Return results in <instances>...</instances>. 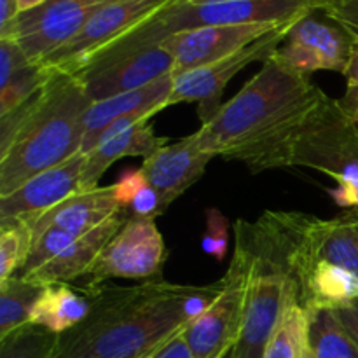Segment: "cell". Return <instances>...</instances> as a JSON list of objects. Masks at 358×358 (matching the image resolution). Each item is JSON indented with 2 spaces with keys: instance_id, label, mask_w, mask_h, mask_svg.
<instances>
[{
  "instance_id": "6da1fadb",
  "label": "cell",
  "mask_w": 358,
  "mask_h": 358,
  "mask_svg": "<svg viewBox=\"0 0 358 358\" xmlns=\"http://www.w3.org/2000/svg\"><path fill=\"white\" fill-rule=\"evenodd\" d=\"M156 280L135 287L86 290L91 311L58 336L52 358H149L201 317L220 292Z\"/></svg>"
},
{
  "instance_id": "7a4b0ae2",
  "label": "cell",
  "mask_w": 358,
  "mask_h": 358,
  "mask_svg": "<svg viewBox=\"0 0 358 358\" xmlns=\"http://www.w3.org/2000/svg\"><path fill=\"white\" fill-rule=\"evenodd\" d=\"M52 72L37 96L0 117V198L80 152L93 100L76 73Z\"/></svg>"
},
{
  "instance_id": "3957f363",
  "label": "cell",
  "mask_w": 358,
  "mask_h": 358,
  "mask_svg": "<svg viewBox=\"0 0 358 358\" xmlns=\"http://www.w3.org/2000/svg\"><path fill=\"white\" fill-rule=\"evenodd\" d=\"M327 94L310 77L283 69L269 56L262 69L196 131L203 149L245 163L313 110Z\"/></svg>"
},
{
  "instance_id": "277c9868",
  "label": "cell",
  "mask_w": 358,
  "mask_h": 358,
  "mask_svg": "<svg viewBox=\"0 0 358 358\" xmlns=\"http://www.w3.org/2000/svg\"><path fill=\"white\" fill-rule=\"evenodd\" d=\"M243 164L252 173L313 168L338 182L329 194L339 208H358V124L329 96Z\"/></svg>"
},
{
  "instance_id": "5b68a950",
  "label": "cell",
  "mask_w": 358,
  "mask_h": 358,
  "mask_svg": "<svg viewBox=\"0 0 358 358\" xmlns=\"http://www.w3.org/2000/svg\"><path fill=\"white\" fill-rule=\"evenodd\" d=\"M241 222L250 243L252 269L243 325L229 358H264L289 301H301L292 234L287 212H264L255 222Z\"/></svg>"
},
{
  "instance_id": "8992f818",
  "label": "cell",
  "mask_w": 358,
  "mask_h": 358,
  "mask_svg": "<svg viewBox=\"0 0 358 358\" xmlns=\"http://www.w3.org/2000/svg\"><path fill=\"white\" fill-rule=\"evenodd\" d=\"M322 7L324 0H217L201 3L173 0L91 59H110L156 48L178 31L219 24L285 23L322 10Z\"/></svg>"
},
{
  "instance_id": "52a82bcc",
  "label": "cell",
  "mask_w": 358,
  "mask_h": 358,
  "mask_svg": "<svg viewBox=\"0 0 358 358\" xmlns=\"http://www.w3.org/2000/svg\"><path fill=\"white\" fill-rule=\"evenodd\" d=\"M236 245L226 275L220 278V292L208 310L184 331L194 358H224L231 355L240 338L247 308L252 250L241 219L234 224Z\"/></svg>"
},
{
  "instance_id": "ba28073f",
  "label": "cell",
  "mask_w": 358,
  "mask_h": 358,
  "mask_svg": "<svg viewBox=\"0 0 358 358\" xmlns=\"http://www.w3.org/2000/svg\"><path fill=\"white\" fill-rule=\"evenodd\" d=\"M166 257V245L156 220L128 217L86 275L84 290L100 289L101 283L110 278L156 282L161 280Z\"/></svg>"
},
{
  "instance_id": "9c48e42d",
  "label": "cell",
  "mask_w": 358,
  "mask_h": 358,
  "mask_svg": "<svg viewBox=\"0 0 358 358\" xmlns=\"http://www.w3.org/2000/svg\"><path fill=\"white\" fill-rule=\"evenodd\" d=\"M301 20V17H297ZM297 20L287 21L280 24L276 30L269 31L259 41L252 42L247 48L226 56V58L213 62L210 65L198 66V69L185 70V72L173 73V90L170 96V107L177 103H196L198 115L203 124L210 121L222 107V93L227 83L238 72L254 62H266L289 34L290 27Z\"/></svg>"
},
{
  "instance_id": "30bf717a",
  "label": "cell",
  "mask_w": 358,
  "mask_h": 358,
  "mask_svg": "<svg viewBox=\"0 0 358 358\" xmlns=\"http://www.w3.org/2000/svg\"><path fill=\"white\" fill-rule=\"evenodd\" d=\"M306 14L290 27L280 48L271 55L283 69L310 77L315 72L345 73L355 55L358 42L334 20H318Z\"/></svg>"
},
{
  "instance_id": "8fae6325",
  "label": "cell",
  "mask_w": 358,
  "mask_h": 358,
  "mask_svg": "<svg viewBox=\"0 0 358 358\" xmlns=\"http://www.w3.org/2000/svg\"><path fill=\"white\" fill-rule=\"evenodd\" d=\"M170 2L173 0H112L91 16L76 37L38 63L56 72L77 73L94 55L135 30Z\"/></svg>"
},
{
  "instance_id": "7c38bea8",
  "label": "cell",
  "mask_w": 358,
  "mask_h": 358,
  "mask_svg": "<svg viewBox=\"0 0 358 358\" xmlns=\"http://www.w3.org/2000/svg\"><path fill=\"white\" fill-rule=\"evenodd\" d=\"M287 215L297 283L317 262L343 266L358 275V226L345 213L331 220L301 212H287Z\"/></svg>"
},
{
  "instance_id": "4fadbf2b",
  "label": "cell",
  "mask_w": 358,
  "mask_h": 358,
  "mask_svg": "<svg viewBox=\"0 0 358 358\" xmlns=\"http://www.w3.org/2000/svg\"><path fill=\"white\" fill-rule=\"evenodd\" d=\"M108 2L112 0H48L38 9L20 14L3 38H14L28 59L38 63L76 37Z\"/></svg>"
},
{
  "instance_id": "5bb4252c",
  "label": "cell",
  "mask_w": 358,
  "mask_h": 358,
  "mask_svg": "<svg viewBox=\"0 0 358 358\" xmlns=\"http://www.w3.org/2000/svg\"><path fill=\"white\" fill-rule=\"evenodd\" d=\"M173 56L161 45L110 59H91L76 73L93 101L140 90L173 73Z\"/></svg>"
},
{
  "instance_id": "9a60e30c",
  "label": "cell",
  "mask_w": 358,
  "mask_h": 358,
  "mask_svg": "<svg viewBox=\"0 0 358 358\" xmlns=\"http://www.w3.org/2000/svg\"><path fill=\"white\" fill-rule=\"evenodd\" d=\"M292 21V20H290ZM287 23V21H285ZM283 23L219 24L178 31L161 42L175 62L173 73L210 65L259 41Z\"/></svg>"
},
{
  "instance_id": "2e32d148",
  "label": "cell",
  "mask_w": 358,
  "mask_h": 358,
  "mask_svg": "<svg viewBox=\"0 0 358 358\" xmlns=\"http://www.w3.org/2000/svg\"><path fill=\"white\" fill-rule=\"evenodd\" d=\"M84 163L86 154H76L65 163L35 175L9 196L0 198V224L17 219L30 222L77 192H83Z\"/></svg>"
},
{
  "instance_id": "e0dca14e",
  "label": "cell",
  "mask_w": 358,
  "mask_h": 358,
  "mask_svg": "<svg viewBox=\"0 0 358 358\" xmlns=\"http://www.w3.org/2000/svg\"><path fill=\"white\" fill-rule=\"evenodd\" d=\"M213 154L203 149L198 135L185 136L175 143H166L142 161V171L156 189L164 212L196 184L213 159Z\"/></svg>"
},
{
  "instance_id": "ac0fdd59",
  "label": "cell",
  "mask_w": 358,
  "mask_h": 358,
  "mask_svg": "<svg viewBox=\"0 0 358 358\" xmlns=\"http://www.w3.org/2000/svg\"><path fill=\"white\" fill-rule=\"evenodd\" d=\"M128 217L129 213L121 208L115 215L105 220L101 226L94 227L93 231L73 240L62 254L56 255L44 268L31 273L24 280H30L41 287H48L56 285V283H70L80 276H86L96 262L98 255L115 236V233L124 226Z\"/></svg>"
},
{
  "instance_id": "d6986e66",
  "label": "cell",
  "mask_w": 358,
  "mask_h": 358,
  "mask_svg": "<svg viewBox=\"0 0 358 358\" xmlns=\"http://www.w3.org/2000/svg\"><path fill=\"white\" fill-rule=\"evenodd\" d=\"M119 210L121 206L115 198L114 185H107V187H94L91 191L77 192L72 198L65 199L28 224L34 231V238L51 227H58L79 238L93 231L94 227L101 226Z\"/></svg>"
},
{
  "instance_id": "ffe728a7",
  "label": "cell",
  "mask_w": 358,
  "mask_h": 358,
  "mask_svg": "<svg viewBox=\"0 0 358 358\" xmlns=\"http://www.w3.org/2000/svg\"><path fill=\"white\" fill-rule=\"evenodd\" d=\"M171 90H173V73H166L140 90L93 101L86 114V131H84L80 152H90L93 149L94 138L121 115L138 110L161 112L170 107Z\"/></svg>"
},
{
  "instance_id": "44dd1931",
  "label": "cell",
  "mask_w": 358,
  "mask_h": 358,
  "mask_svg": "<svg viewBox=\"0 0 358 358\" xmlns=\"http://www.w3.org/2000/svg\"><path fill=\"white\" fill-rule=\"evenodd\" d=\"M166 143V136L156 135L149 121L138 122L128 131L98 143L93 150L86 154V163L83 170V191L98 187V180L115 161L133 156L145 159Z\"/></svg>"
},
{
  "instance_id": "7402d4cb",
  "label": "cell",
  "mask_w": 358,
  "mask_h": 358,
  "mask_svg": "<svg viewBox=\"0 0 358 358\" xmlns=\"http://www.w3.org/2000/svg\"><path fill=\"white\" fill-rule=\"evenodd\" d=\"M301 304L311 308L339 306L358 299V275L343 266L317 262L299 280Z\"/></svg>"
},
{
  "instance_id": "603a6c76",
  "label": "cell",
  "mask_w": 358,
  "mask_h": 358,
  "mask_svg": "<svg viewBox=\"0 0 358 358\" xmlns=\"http://www.w3.org/2000/svg\"><path fill=\"white\" fill-rule=\"evenodd\" d=\"M90 311V294H79L69 283H56L44 287L31 311L30 324L59 336L79 325Z\"/></svg>"
},
{
  "instance_id": "cb8c5ba5",
  "label": "cell",
  "mask_w": 358,
  "mask_h": 358,
  "mask_svg": "<svg viewBox=\"0 0 358 358\" xmlns=\"http://www.w3.org/2000/svg\"><path fill=\"white\" fill-rule=\"evenodd\" d=\"M310 353V311L301 301L290 299L273 332L264 358H308Z\"/></svg>"
},
{
  "instance_id": "d4e9b609",
  "label": "cell",
  "mask_w": 358,
  "mask_h": 358,
  "mask_svg": "<svg viewBox=\"0 0 358 358\" xmlns=\"http://www.w3.org/2000/svg\"><path fill=\"white\" fill-rule=\"evenodd\" d=\"M308 358H358V348L331 308H311Z\"/></svg>"
},
{
  "instance_id": "484cf974",
  "label": "cell",
  "mask_w": 358,
  "mask_h": 358,
  "mask_svg": "<svg viewBox=\"0 0 358 358\" xmlns=\"http://www.w3.org/2000/svg\"><path fill=\"white\" fill-rule=\"evenodd\" d=\"M44 287L14 275L0 283V339L30 324L31 311Z\"/></svg>"
},
{
  "instance_id": "4316f807",
  "label": "cell",
  "mask_w": 358,
  "mask_h": 358,
  "mask_svg": "<svg viewBox=\"0 0 358 358\" xmlns=\"http://www.w3.org/2000/svg\"><path fill=\"white\" fill-rule=\"evenodd\" d=\"M52 73L55 72L51 69L34 62L17 70L3 86H0V117L37 96L49 83Z\"/></svg>"
},
{
  "instance_id": "83f0119b",
  "label": "cell",
  "mask_w": 358,
  "mask_h": 358,
  "mask_svg": "<svg viewBox=\"0 0 358 358\" xmlns=\"http://www.w3.org/2000/svg\"><path fill=\"white\" fill-rule=\"evenodd\" d=\"M34 243L31 226L23 219L0 224V283L23 269Z\"/></svg>"
},
{
  "instance_id": "f1b7e54d",
  "label": "cell",
  "mask_w": 358,
  "mask_h": 358,
  "mask_svg": "<svg viewBox=\"0 0 358 358\" xmlns=\"http://www.w3.org/2000/svg\"><path fill=\"white\" fill-rule=\"evenodd\" d=\"M58 334L38 325H24L0 339V358H52Z\"/></svg>"
},
{
  "instance_id": "f546056e",
  "label": "cell",
  "mask_w": 358,
  "mask_h": 358,
  "mask_svg": "<svg viewBox=\"0 0 358 358\" xmlns=\"http://www.w3.org/2000/svg\"><path fill=\"white\" fill-rule=\"evenodd\" d=\"M73 240H77L73 234L66 233V231L63 229H58V227H51V229L44 231V233H41L38 236H35L27 262H24L23 269L17 273V276L27 278L31 273L44 268V266L48 264V262H51L56 255L62 254Z\"/></svg>"
},
{
  "instance_id": "4dcf8cb0",
  "label": "cell",
  "mask_w": 358,
  "mask_h": 358,
  "mask_svg": "<svg viewBox=\"0 0 358 358\" xmlns=\"http://www.w3.org/2000/svg\"><path fill=\"white\" fill-rule=\"evenodd\" d=\"M205 233L201 238V248L205 254L222 262L229 247V222L219 208L212 206L205 212Z\"/></svg>"
},
{
  "instance_id": "1f68e13d",
  "label": "cell",
  "mask_w": 358,
  "mask_h": 358,
  "mask_svg": "<svg viewBox=\"0 0 358 358\" xmlns=\"http://www.w3.org/2000/svg\"><path fill=\"white\" fill-rule=\"evenodd\" d=\"M322 13L345 27L358 42V0H324Z\"/></svg>"
},
{
  "instance_id": "d6a6232c",
  "label": "cell",
  "mask_w": 358,
  "mask_h": 358,
  "mask_svg": "<svg viewBox=\"0 0 358 358\" xmlns=\"http://www.w3.org/2000/svg\"><path fill=\"white\" fill-rule=\"evenodd\" d=\"M28 63L30 59L14 38H0V86Z\"/></svg>"
},
{
  "instance_id": "836d02e7",
  "label": "cell",
  "mask_w": 358,
  "mask_h": 358,
  "mask_svg": "<svg viewBox=\"0 0 358 358\" xmlns=\"http://www.w3.org/2000/svg\"><path fill=\"white\" fill-rule=\"evenodd\" d=\"M149 358H194L192 357L191 348L184 338V332L171 338L170 341L164 343L159 350L152 353Z\"/></svg>"
},
{
  "instance_id": "e575fe53",
  "label": "cell",
  "mask_w": 358,
  "mask_h": 358,
  "mask_svg": "<svg viewBox=\"0 0 358 358\" xmlns=\"http://www.w3.org/2000/svg\"><path fill=\"white\" fill-rule=\"evenodd\" d=\"M334 313L358 348V299L345 304V306L336 308Z\"/></svg>"
},
{
  "instance_id": "d590c367",
  "label": "cell",
  "mask_w": 358,
  "mask_h": 358,
  "mask_svg": "<svg viewBox=\"0 0 358 358\" xmlns=\"http://www.w3.org/2000/svg\"><path fill=\"white\" fill-rule=\"evenodd\" d=\"M20 16L17 0H0V38L9 37L14 21Z\"/></svg>"
},
{
  "instance_id": "8d00e7d4",
  "label": "cell",
  "mask_w": 358,
  "mask_h": 358,
  "mask_svg": "<svg viewBox=\"0 0 358 358\" xmlns=\"http://www.w3.org/2000/svg\"><path fill=\"white\" fill-rule=\"evenodd\" d=\"M339 107L346 115L358 124V86H348L345 94L338 100Z\"/></svg>"
},
{
  "instance_id": "74e56055",
  "label": "cell",
  "mask_w": 358,
  "mask_h": 358,
  "mask_svg": "<svg viewBox=\"0 0 358 358\" xmlns=\"http://www.w3.org/2000/svg\"><path fill=\"white\" fill-rule=\"evenodd\" d=\"M346 80H348V86H358V48L353 55L352 62H350V66L345 72Z\"/></svg>"
},
{
  "instance_id": "f35d334b",
  "label": "cell",
  "mask_w": 358,
  "mask_h": 358,
  "mask_svg": "<svg viewBox=\"0 0 358 358\" xmlns=\"http://www.w3.org/2000/svg\"><path fill=\"white\" fill-rule=\"evenodd\" d=\"M45 2L48 0H17V9H20V14L30 13V10H35L41 6H44Z\"/></svg>"
},
{
  "instance_id": "ab89813d",
  "label": "cell",
  "mask_w": 358,
  "mask_h": 358,
  "mask_svg": "<svg viewBox=\"0 0 358 358\" xmlns=\"http://www.w3.org/2000/svg\"><path fill=\"white\" fill-rule=\"evenodd\" d=\"M345 215L348 217V219L352 220L353 224H357V226H358V208H353V210H346V212H345Z\"/></svg>"
},
{
  "instance_id": "60d3db41",
  "label": "cell",
  "mask_w": 358,
  "mask_h": 358,
  "mask_svg": "<svg viewBox=\"0 0 358 358\" xmlns=\"http://www.w3.org/2000/svg\"><path fill=\"white\" fill-rule=\"evenodd\" d=\"M185 2H191V3H201V2H217V0H185Z\"/></svg>"
}]
</instances>
